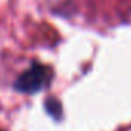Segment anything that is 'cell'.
Masks as SVG:
<instances>
[{"label":"cell","instance_id":"obj_1","mask_svg":"<svg viewBox=\"0 0 131 131\" xmlns=\"http://www.w3.org/2000/svg\"><path fill=\"white\" fill-rule=\"evenodd\" d=\"M54 71L51 67L39 62L31 63V67L25 70L14 82V90L23 94H36L52 82Z\"/></svg>","mask_w":131,"mask_h":131},{"label":"cell","instance_id":"obj_2","mask_svg":"<svg viewBox=\"0 0 131 131\" xmlns=\"http://www.w3.org/2000/svg\"><path fill=\"white\" fill-rule=\"evenodd\" d=\"M45 108H46V111H48L52 117L60 119V116H62V106H60V102H59L57 99L49 97V99L45 102Z\"/></svg>","mask_w":131,"mask_h":131},{"label":"cell","instance_id":"obj_3","mask_svg":"<svg viewBox=\"0 0 131 131\" xmlns=\"http://www.w3.org/2000/svg\"><path fill=\"white\" fill-rule=\"evenodd\" d=\"M0 131H2V129H0Z\"/></svg>","mask_w":131,"mask_h":131}]
</instances>
